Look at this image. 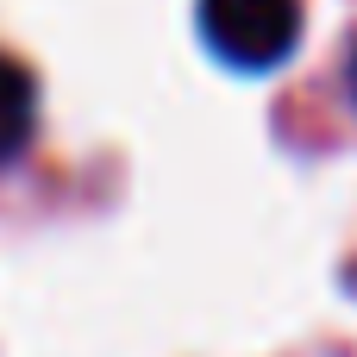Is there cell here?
Returning <instances> with one entry per match:
<instances>
[{"mask_svg":"<svg viewBox=\"0 0 357 357\" xmlns=\"http://www.w3.org/2000/svg\"><path fill=\"white\" fill-rule=\"evenodd\" d=\"M201 31L226 63L270 69L295 50L301 13H295V0H201Z\"/></svg>","mask_w":357,"mask_h":357,"instance_id":"cell-1","label":"cell"},{"mask_svg":"<svg viewBox=\"0 0 357 357\" xmlns=\"http://www.w3.org/2000/svg\"><path fill=\"white\" fill-rule=\"evenodd\" d=\"M31 75L13 63V56H0V157H13L25 138H31Z\"/></svg>","mask_w":357,"mask_h":357,"instance_id":"cell-2","label":"cell"}]
</instances>
